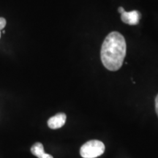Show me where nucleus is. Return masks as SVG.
<instances>
[{"label": "nucleus", "instance_id": "9", "mask_svg": "<svg viewBox=\"0 0 158 158\" xmlns=\"http://www.w3.org/2000/svg\"><path fill=\"white\" fill-rule=\"evenodd\" d=\"M0 38H1V30H0Z\"/></svg>", "mask_w": 158, "mask_h": 158}, {"label": "nucleus", "instance_id": "5", "mask_svg": "<svg viewBox=\"0 0 158 158\" xmlns=\"http://www.w3.org/2000/svg\"><path fill=\"white\" fill-rule=\"evenodd\" d=\"M31 152L33 155L36 156L38 158H54L53 156L45 152L43 145L41 143H40V142L35 143L31 147Z\"/></svg>", "mask_w": 158, "mask_h": 158}, {"label": "nucleus", "instance_id": "7", "mask_svg": "<svg viewBox=\"0 0 158 158\" xmlns=\"http://www.w3.org/2000/svg\"><path fill=\"white\" fill-rule=\"evenodd\" d=\"M155 110H156V113H157V116H158V94L155 98Z\"/></svg>", "mask_w": 158, "mask_h": 158}, {"label": "nucleus", "instance_id": "2", "mask_svg": "<svg viewBox=\"0 0 158 158\" xmlns=\"http://www.w3.org/2000/svg\"><path fill=\"white\" fill-rule=\"evenodd\" d=\"M105 152V145L98 140H91L85 143L80 149L83 158H96L101 156Z\"/></svg>", "mask_w": 158, "mask_h": 158}, {"label": "nucleus", "instance_id": "4", "mask_svg": "<svg viewBox=\"0 0 158 158\" xmlns=\"http://www.w3.org/2000/svg\"><path fill=\"white\" fill-rule=\"evenodd\" d=\"M66 119V114L64 113H59L49 118L48 121V126L51 129H59L64 125Z\"/></svg>", "mask_w": 158, "mask_h": 158}, {"label": "nucleus", "instance_id": "6", "mask_svg": "<svg viewBox=\"0 0 158 158\" xmlns=\"http://www.w3.org/2000/svg\"><path fill=\"white\" fill-rule=\"evenodd\" d=\"M6 23H7V22H6V20L2 17L0 18V30H2V29L5 28Z\"/></svg>", "mask_w": 158, "mask_h": 158}, {"label": "nucleus", "instance_id": "3", "mask_svg": "<svg viewBox=\"0 0 158 158\" xmlns=\"http://www.w3.org/2000/svg\"><path fill=\"white\" fill-rule=\"evenodd\" d=\"M141 18V14L138 10H133L130 12L124 11L122 14H121L122 21L129 25L138 24Z\"/></svg>", "mask_w": 158, "mask_h": 158}, {"label": "nucleus", "instance_id": "8", "mask_svg": "<svg viewBox=\"0 0 158 158\" xmlns=\"http://www.w3.org/2000/svg\"><path fill=\"white\" fill-rule=\"evenodd\" d=\"M118 13H120V14H122V13H123L125 10H124V9L122 7H119L118 8Z\"/></svg>", "mask_w": 158, "mask_h": 158}, {"label": "nucleus", "instance_id": "1", "mask_svg": "<svg viewBox=\"0 0 158 158\" xmlns=\"http://www.w3.org/2000/svg\"><path fill=\"white\" fill-rule=\"evenodd\" d=\"M126 42L122 35L113 31L108 35L102 45L100 56L104 67L110 71L121 68L126 56Z\"/></svg>", "mask_w": 158, "mask_h": 158}]
</instances>
